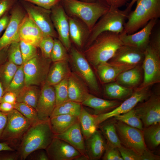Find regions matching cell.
I'll return each instance as SVG.
<instances>
[{
    "mask_svg": "<svg viewBox=\"0 0 160 160\" xmlns=\"http://www.w3.org/2000/svg\"><path fill=\"white\" fill-rule=\"evenodd\" d=\"M54 136L49 119L32 124L21 139L17 152L20 159H25L30 154L36 150H45Z\"/></svg>",
    "mask_w": 160,
    "mask_h": 160,
    "instance_id": "obj_1",
    "label": "cell"
},
{
    "mask_svg": "<svg viewBox=\"0 0 160 160\" xmlns=\"http://www.w3.org/2000/svg\"><path fill=\"white\" fill-rule=\"evenodd\" d=\"M123 44L120 34L105 32L99 35L84 52L88 62L96 68L108 62Z\"/></svg>",
    "mask_w": 160,
    "mask_h": 160,
    "instance_id": "obj_2",
    "label": "cell"
},
{
    "mask_svg": "<svg viewBox=\"0 0 160 160\" xmlns=\"http://www.w3.org/2000/svg\"><path fill=\"white\" fill-rule=\"evenodd\" d=\"M136 3L135 9L128 15L121 33H133L160 17V0H137Z\"/></svg>",
    "mask_w": 160,
    "mask_h": 160,
    "instance_id": "obj_3",
    "label": "cell"
},
{
    "mask_svg": "<svg viewBox=\"0 0 160 160\" xmlns=\"http://www.w3.org/2000/svg\"><path fill=\"white\" fill-rule=\"evenodd\" d=\"M62 1L65 10L71 16L81 20L89 32L99 19L110 9L98 1L89 2L79 0Z\"/></svg>",
    "mask_w": 160,
    "mask_h": 160,
    "instance_id": "obj_4",
    "label": "cell"
},
{
    "mask_svg": "<svg viewBox=\"0 0 160 160\" xmlns=\"http://www.w3.org/2000/svg\"><path fill=\"white\" fill-rule=\"evenodd\" d=\"M129 12L125 9L110 8L98 20L89 32L88 37L89 46L100 34L111 32L119 34L123 31L125 21Z\"/></svg>",
    "mask_w": 160,
    "mask_h": 160,
    "instance_id": "obj_5",
    "label": "cell"
},
{
    "mask_svg": "<svg viewBox=\"0 0 160 160\" xmlns=\"http://www.w3.org/2000/svg\"><path fill=\"white\" fill-rule=\"evenodd\" d=\"M116 129L121 145L141 155L147 148L143 130L115 120Z\"/></svg>",
    "mask_w": 160,
    "mask_h": 160,
    "instance_id": "obj_6",
    "label": "cell"
},
{
    "mask_svg": "<svg viewBox=\"0 0 160 160\" xmlns=\"http://www.w3.org/2000/svg\"><path fill=\"white\" fill-rule=\"evenodd\" d=\"M50 59H46L38 54L23 64L25 86L44 84L49 69Z\"/></svg>",
    "mask_w": 160,
    "mask_h": 160,
    "instance_id": "obj_7",
    "label": "cell"
},
{
    "mask_svg": "<svg viewBox=\"0 0 160 160\" xmlns=\"http://www.w3.org/2000/svg\"><path fill=\"white\" fill-rule=\"evenodd\" d=\"M7 115V121L0 141L11 144L13 141L21 140L32 124L15 109Z\"/></svg>",
    "mask_w": 160,
    "mask_h": 160,
    "instance_id": "obj_8",
    "label": "cell"
},
{
    "mask_svg": "<svg viewBox=\"0 0 160 160\" xmlns=\"http://www.w3.org/2000/svg\"><path fill=\"white\" fill-rule=\"evenodd\" d=\"M70 57L76 73L94 93L100 90L95 75L84 55L74 47L71 48Z\"/></svg>",
    "mask_w": 160,
    "mask_h": 160,
    "instance_id": "obj_9",
    "label": "cell"
},
{
    "mask_svg": "<svg viewBox=\"0 0 160 160\" xmlns=\"http://www.w3.org/2000/svg\"><path fill=\"white\" fill-rule=\"evenodd\" d=\"M151 95L149 87L136 88L132 94L117 107L107 113L95 114V123L97 126L105 120L117 115L126 113L134 108L138 104L147 100Z\"/></svg>",
    "mask_w": 160,
    "mask_h": 160,
    "instance_id": "obj_10",
    "label": "cell"
},
{
    "mask_svg": "<svg viewBox=\"0 0 160 160\" xmlns=\"http://www.w3.org/2000/svg\"><path fill=\"white\" fill-rule=\"evenodd\" d=\"M27 14L34 22L44 35L57 38V34L53 26L51 16V10L37 6L30 2L20 0Z\"/></svg>",
    "mask_w": 160,
    "mask_h": 160,
    "instance_id": "obj_11",
    "label": "cell"
},
{
    "mask_svg": "<svg viewBox=\"0 0 160 160\" xmlns=\"http://www.w3.org/2000/svg\"><path fill=\"white\" fill-rule=\"evenodd\" d=\"M142 62L144 72L143 81L140 87H149L160 82V53L149 44L144 51Z\"/></svg>",
    "mask_w": 160,
    "mask_h": 160,
    "instance_id": "obj_12",
    "label": "cell"
},
{
    "mask_svg": "<svg viewBox=\"0 0 160 160\" xmlns=\"http://www.w3.org/2000/svg\"><path fill=\"white\" fill-rule=\"evenodd\" d=\"M19 0L10 10L9 23L0 37V50L15 42H19V29L26 13Z\"/></svg>",
    "mask_w": 160,
    "mask_h": 160,
    "instance_id": "obj_13",
    "label": "cell"
},
{
    "mask_svg": "<svg viewBox=\"0 0 160 160\" xmlns=\"http://www.w3.org/2000/svg\"><path fill=\"white\" fill-rule=\"evenodd\" d=\"M134 108L141 120L143 127L160 123V97L159 95H151L145 102L139 103Z\"/></svg>",
    "mask_w": 160,
    "mask_h": 160,
    "instance_id": "obj_14",
    "label": "cell"
},
{
    "mask_svg": "<svg viewBox=\"0 0 160 160\" xmlns=\"http://www.w3.org/2000/svg\"><path fill=\"white\" fill-rule=\"evenodd\" d=\"M51 20L57 34L58 39L68 51L71 47L69 33L68 16L63 7L60 3L51 9Z\"/></svg>",
    "mask_w": 160,
    "mask_h": 160,
    "instance_id": "obj_15",
    "label": "cell"
},
{
    "mask_svg": "<svg viewBox=\"0 0 160 160\" xmlns=\"http://www.w3.org/2000/svg\"><path fill=\"white\" fill-rule=\"evenodd\" d=\"M157 20H151L137 32L131 34H120V37L123 44L144 52L149 45L152 32Z\"/></svg>",
    "mask_w": 160,
    "mask_h": 160,
    "instance_id": "obj_16",
    "label": "cell"
},
{
    "mask_svg": "<svg viewBox=\"0 0 160 160\" xmlns=\"http://www.w3.org/2000/svg\"><path fill=\"white\" fill-rule=\"evenodd\" d=\"M56 106V97L53 86L45 83L40 91L36 110L40 121L49 120Z\"/></svg>",
    "mask_w": 160,
    "mask_h": 160,
    "instance_id": "obj_17",
    "label": "cell"
},
{
    "mask_svg": "<svg viewBox=\"0 0 160 160\" xmlns=\"http://www.w3.org/2000/svg\"><path fill=\"white\" fill-rule=\"evenodd\" d=\"M45 150L51 160H74L82 154L66 141L55 137Z\"/></svg>",
    "mask_w": 160,
    "mask_h": 160,
    "instance_id": "obj_18",
    "label": "cell"
},
{
    "mask_svg": "<svg viewBox=\"0 0 160 160\" xmlns=\"http://www.w3.org/2000/svg\"><path fill=\"white\" fill-rule=\"evenodd\" d=\"M144 57V52L123 44L117 49L109 62L134 67L142 63Z\"/></svg>",
    "mask_w": 160,
    "mask_h": 160,
    "instance_id": "obj_19",
    "label": "cell"
},
{
    "mask_svg": "<svg viewBox=\"0 0 160 160\" xmlns=\"http://www.w3.org/2000/svg\"><path fill=\"white\" fill-rule=\"evenodd\" d=\"M20 40L39 47L44 34L41 29L27 14L19 29Z\"/></svg>",
    "mask_w": 160,
    "mask_h": 160,
    "instance_id": "obj_20",
    "label": "cell"
},
{
    "mask_svg": "<svg viewBox=\"0 0 160 160\" xmlns=\"http://www.w3.org/2000/svg\"><path fill=\"white\" fill-rule=\"evenodd\" d=\"M54 137L66 141L82 154L87 156L85 150V140L78 119L65 132L60 134L55 135Z\"/></svg>",
    "mask_w": 160,
    "mask_h": 160,
    "instance_id": "obj_21",
    "label": "cell"
},
{
    "mask_svg": "<svg viewBox=\"0 0 160 160\" xmlns=\"http://www.w3.org/2000/svg\"><path fill=\"white\" fill-rule=\"evenodd\" d=\"M68 90L69 100L81 104L89 94L85 83L74 73L71 72L68 76Z\"/></svg>",
    "mask_w": 160,
    "mask_h": 160,
    "instance_id": "obj_22",
    "label": "cell"
},
{
    "mask_svg": "<svg viewBox=\"0 0 160 160\" xmlns=\"http://www.w3.org/2000/svg\"><path fill=\"white\" fill-rule=\"evenodd\" d=\"M105 139L100 130H97L85 140L86 153L89 160L100 159L103 154L106 145Z\"/></svg>",
    "mask_w": 160,
    "mask_h": 160,
    "instance_id": "obj_23",
    "label": "cell"
},
{
    "mask_svg": "<svg viewBox=\"0 0 160 160\" xmlns=\"http://www.w3.org/2000/svg\"><path fill=\"white\" fill-rule=\"evenodd\" d=\"M133 67L107 62L100 64L96 68L100 81L106 83L115 81L121 73Z\"/></svg>",
    "mask_w": 160,
    "mask_h": 160,
    "instance_id": "obj_24",
    "label": "cell"
},
{
    "mask_svg": "<svg viewBox=\"0 0 160 160\" xmlns=\"http://www.w3.org/2000/svg\"><path fill=\"white\" fill-rule=\"evenodd\" d=\"M121 103L116 100L102 99L89 94L81 104L93 109L95 111L94 114L97 115L110 111L119 106Z\"/></svg>",
    "mask_w": 160,
    "mask_h": 160,
    "instance_id": "obj_25",
    "label": "cell"
},
{
    "mask_svg": "<svg viewBox=\"0 0 160 160\" xmlns=\"http://www.w3.org/2000/svg\"><path fill=\"white\" fill-rule=\"evenodd\" d=\"M67 60L54 62L49 68L44 83L54 86L59 83L71 72Z\"/></svg>",
    "mask_w": 160,
    "mask_h": 160,
    "instance_id": "obj_26",
    "label": "cell"
},
{
    "mask_svg": "<svg viewBox=\"0 0 160 160\" xmlns=\"http://www.w3.org/2000/svg\"><path fill=\"white\" fill-rule=\"evenodd\" d=\"M140 65L121 73L115 81L121 85L133 89L137 87L142 80V70Z\"/></svg>",
    "mask_w": 160,
    "mask_h": 160,
    "instance_id": "obj_27",
    "label": "cell"
},
{
    "mask_svg": "<svg viewBox=\"0 0 160 160\" xmlns=\"http://www.w3.org/2000/svg\"><path fill=\"white\" fill-rule=\"evenodd\" d=\"M115 121L114 118H109L100 123L98 128L106 140L107 145L118 148L121 145L116 133Z\"/></svg>",
    "mask_w": 160,
    "mask_h": 160,
    "instance_id": "obj_28",
    "label": "cell"
},
{
    "mask_svg": "<svg viewBox=\"0 0 160 160\" xmlns=\"http://www.w3.org/2000/svg\"><path fill=\"white\" fill-rule=\"evenodd\" d=\"M78 120V117L68 115H60L51 117L49 121L54 135L62 133Z\"/></svg>",
    "mask_w": 160,
    "mask_h": 160,
    "instance_id": "obj_29",
    "label": "cell"
},
{
    "mask_svg": "<svg viewBox=\"0 0 160 160\" xmlns=\"http://www.w3.org/2000/svg\"><path fill=\"white\" fill-rule=\"evenodd\" d=\"M78 119L83 136L86 140L98 128L95 123V115L90 113L82 106Z\"/></svg>",
    "mask_w": 160,
    "mask_h": 160,
    "instance_id": "obj_30",
    "label": "cell"
},
{
    "mask_svg": "<svg viewBox=\"0 0 160 160\" xmlns=\"http://www.w3.org/2000/svg\"><path fill=\"white\" fill-rule=\"evenodd\" d=\"M133 89L127 88L116 82L108 83L105 87V94L108 98L116 100H124L132 94Z\"/></svg>",
    "mask_w": 160,
    "mask_h": 160,
    "instance_id": "obj_31",
    "label": "cell"
},
{
    "mask_svg": "<svg viewBox=\"0 0 160 160\" xmlns=\"http://www.w3.org/2000/svg\"><path fill=\"white\" fill-rule=\"evenodd\" d=\"M68 20L70 39L77 46L81 47L87 35V31L75 17L68 16Z\"/></svg>",
    "mask_w": 160,
    "mask_h": 160,
    "instance_id": "obj_32",
    "label": "cell"
},
{
    "mask_svg": "<svg viewBox=\"0 0 160 160\" xmlns=\"http://www.w3.org/2000/svg\"><path fill=\"white\" fill-rule=\"evenodd\" d=\"M143 131L147 148L151 151L154 150L160 143V123L144 127Z\"/></svg>",
    "mask_w": 160,
    "mask_h": 160,
    "instance_id": "obj_33",
    "label": "cell"
},
{
    "mask_svg": "<svg viewBox=\"0 0 160 160\" xmlns=\"http://www.w3.org/2000/svg\"><path fill=\"white\" fill-rule=\"evenodd\" d=\"M40 91L35 85H25L17 96L16 102L25 103L36 109Z\"/></svg>",
    "mask_w": 160,
    "mask_h": 160,
    "instance_id": "obj_34",
    "label": "cell"
},
{
    "mask_svg": "<svg viewBox=\"0 0 160 160\" xmlns=\"http://www.w3.org/2000/svg\"><path fill=\"white\" fill-rule=\"evenodd\" d=\"M82 107L80 103L68 100L56 106L50 117L60 115H68L78 117Z\"/></svg>",
    "mask_w": 160,
    "mask_h": 160,
    "instance_id": "obj_35",
    "label": "cell"
},
{
    "mask_svg": "<svg viewBox=\"0 0 160 160\" xmlns=\"http://www.w3.org/2000/svg\"><path fill=\"white\" fill-rule=\"evenodd\" d=\"M19 66L8 60L0 67V80L4 91L9 84Z\"/></svg>",
    "mask_w": 160,
    "mask_h": 160,
    "instance_id": "obj_36",
    "label": "cell"
},
{
    "mask_svg": "<svg viewBox=\"0 0 160 160\" xmlns=\"http://www.w3.org/2000/svg\"><path fill=\"white\" fill-rule=\"evenodd\" d=\"M23 64L19 66L9 84L4 91L11 92L17 96L25 86Z\"/></svg>",
    "mask_w": 160,
    "mask_h": 160,
    "instance_id": "obj_37",
    "label": "cell"
},
{
    "mask_svg": "<svg viewBox=\"0 0 160 160\" xmlns=\"http://www.w3.org/2000/svg\"><path fill=\"white\" fill-rule=\"evenodd\" d=\"M113 117L115 120L121 121L130 126L141 130L143 129L142 122L136 114L134 108L126 113Z\"/></svg>",
    "mask_w": 160,
    "mask_h": 160,
    "instance_id": "obj_38",
    "label": "cell"
},
{
    "mask_svg": "<svg viewBox=\"0 0 160 160\" xmlns=\"http://www.w3.org/2000/svg\"><path fill=\"white\" fill-rule=\"evenodd\" d=\"M14 109L28 119L32 124L41 121L39 119L36 109L28 104L23 103L16 102L15 104Z\"/></svg>",
    "mask_w": 160,
    "mask_h": 160,
    "instance_id": "obj_39",
    "label": "cell"
},
{
    "mask_svg": "<svg viewBox=\"0 0 160 160\" xmlns=\"http://www.w3.org/2000/svg\"><path fill=\"white\" fill-rule=\"evenodd\" d=\"M68 76H67L59 83L53 86L56 97V106L69 100L68 90Z\"/></svg>",
    "mask_w": 160,
    "mask_h": 160,
    "instance_id": "obj_40",
    "label": "cell"
},
{
    "mask_svg": "<svg viewBox=\"0 0 160 160\" xmlns=\"http://www.w3.org/2000/svg\"><path fill=\"white\" fill-rule=\"evenodd\" d=\"M67 50L58 39L54 38V45L50 55L51 60L54 62L63 60L68 61L69 56Z\"/></svg>",
    "mask_w": 160,
    "mask_h": 160,
    "instance_id": "obj_41",
    "label": "cell"
},
{
    "mask_svg": "<svg viewBox=\"0 0 160 160\" xmlns=\"http://www.w3.org/2000/svg\"><path fill=\"white\" fill-rule=\"evenodd\" d=\"M8 60L18 66L23 64L19 42H15L9 45L7 52Z\"/></svg>",
    "mask_w": 160,
    "mask_h": 160,
    "instance_id": "obj_42",
    "label": "cell"
},
{
    "mask_svg": "<svg viewBox=\"0 0 160 160\" xmlns=\"http://www.w3.org/2000/svg\"><path fill=\"white\" fill-rule=\"evenodd\" d=\"M19 42L23 64L38 54L36 47L21 40Z\"/></svg>",
    "mask_w": 160,
    "mask_h": 160,
    "instance_id": "obj_43",
    "label": "cell"
},
{
    "mask_svg": "<svg viewBox=\"0 0 160 160\" xmlns=\"http://www.w3.org/2000/svg\"><path fill=\"white\" fill-rule=\"evenodd\" d=\"M54 39L50 36L44 35L39 44V47L41 50V55L46 59H50L54 44Z\"/></svg>",
    "mask_w": 160,
    "mask_h": 160,
    "instance_id": "obj_44",
    "label": "cell"
},
{
    "mask_svg": "<svg viewBox=\"0 0 160 160\" xmlns=\"http://www.w3.org/2000/svg\"><path fill=\"white\" fill-rule=\"evenodd\" d=\"M102 159L103 160H123L118 148L106 144Z\"/></svg>",
    "mask_w": 160,
    "mask_h": 160,
    "instance_id": "obj_45",
    "label": "cell"
},
{
    "mask_svg": "<svg viewBox=\"0 0 160 160\" xmlns=\"http://www.w3.org/2000/svg\"><path fill=\"white\" fill-rule=\"evenodd\" d=\"M118 148L123 160H141V156L131 149L122 145Z\"/></svg>",
    "mask_w": 160,
    "mask_h": 160,
    "instance_id": "obj_46",
    "label": "cell"
},
{
    "mask_svg": "<svg viewBox=\"0 0 160 160\" xmlns=\"http://www.w3.org/2000/svg\"><path fill=\"white\" fill-rule=\"evenodd\" d=\"M27 1L43 8L51 10L60 3L61 0H21Z\"/></svg>",
    "mask_w": 160,
    "mask_h": 160,
    "instance_id": "obj_47",
    "label": "cell"
},
{
    "mask_svg": "<svg viewBox=\"0 0 160 160\" xmlns=\"http://www.w3.org/2000/svg\"><path fill=\"white\" fill-rule=\"evenodd\" d=\"M19 0H0V18L10 11Z\"/></svg>",
    "mask_w": 160,
    "mask_h": 160,
    "instance_id": "obj_48",
    "label": "cell"
},
{
    "mask_svg": "<svg viewBox=\"0 0 160 160\" xmlns=\"http://www.w3.org/2000/svg\"><path fill=\"white\" fill-rule=\"evenodd\" d=\"M109 8L119 9L124 6L130 0H97Z\"/></svg>",
    "mask_w": 160,
    "mask_h": 160,
    "instance_id": "obj_49",
    "label": "cell"
},
{
    "mask_svg": "<svg viewBox=\"0 0 160 160\" xmlns=\"http://www.w3.org/2000/svg\"><path fill=\"white\" fill-rule=\"evenodd\" d=\"M149 44L153 49L160 53V30L158 29L153 34L151 38L150 37Z\"/></svg>",
    "mask_w": 160,
    "mask_h": 160,
    "instance_id": "obj_50",
    "label": "cell"
},
{
    "mask_svg": "<svg viewBox=\"0 0 160 160\" xmlns=\"http://www.w3.org/2000/svg\"><path fill=\"white\" fill-rule=\"evenodd\" d=\"M20 159L17 152L13 151H0V160H17Z\"/></svg>",
    "mask_w": 160,
    "mask_h": 160,
    "instance_id": "obj_51",
    "label": "cell"
},
{
    "mask_svg": "<svg viewBox=\"0 0 160 160\" xmlns=\"http://www.w3.org/2000/svg\"><path fill=\"white\" fill-rule=\"evenodd\" d=\"M17 96L11 92H5L0 101V103L7 102L15 104L16 102Z\"/></svg>",
    "mask_w": 160,
    "mask_h": 160,
    "instance_id": "obj_52",
    "label": "cell"
},
{
    "mask_svg": "<svg viewBox=\"0 0 160 160\" xmlns=\"http://www.w3.org/2000/svg\"><path fill=\"white\" fill-rule=\"evenodd\" d=\"M141 160H159L160 156L156 155L147 148L140 155Z\"/></svg>",
    "mask_w": 160,
    "mask_h": 160,
    "instance_id": "obj_53",
    "label": "cell"
},
{
    "mask_svg": "<svg viewBox=\"0 0 160 160\" xmlns=\"http://www.w3.org/2000/svg\"><path fill=\"white\" fill-rule=\"evenodd\" d=\"M10 19V15L9 12L0 18V36L7 27Z\"/></svg>",
    "mask_w": 160,
    "mask_h": 160,
    "instance_id": "obj_54",
    "label": "cell"
},
{
    "mask_svg": "<svg viewBox=\"0 0 160 160\" xmlns=\"http://www.w3.org/2000/svg\"><path fill=\"white\" fill-rule=\"evenodd\" d=\"M36 153L33 155L32 159L36 160H49L45 150L40 149L38 150Z\"/></svg>",
    "mask_w": 160,
    "mask_h": 160,
    "instance_id": "obj_55",
    "label": "cell"
},
{
    "mask_svg": "<svg viewBox=\"0 0 160 160\" xmlns=\"http://www.w3.org/2000/svg\"><path fill=\"white\" fill-rule=\"evenodd\" d=\"M15 104L7 102L0 103V111L7 114L14 109Z\"/></svg>",
    "mask_w": 160,
    "mask_h": 160,
    "instance_id": "obj_56",
    "label": "cell"
},
{
    "mask_svg": "<svg viewBox=\"0 0 160 160\" xmlns=\"http://www.w3.org/2000/svg\"><path fill=\"white\" fill-rule=\"evenodd\" d=\"M7 121V115L0 111V141Z\"/></svg>",
    "mask_w": 160,
    "mask_h": 160,
    "instance_id": "obj_57",
    "label": "cell"
},
{
    "mask_svg": "<svg viewBox=\"0 0 160 160\" xmlns=\"http://www.w3.org/2000/svg\"><path fill=\"white\" fill-rule=\"evenodd\" d=\"M9 46L0 50V67L4 64L7 59V52Z\"/></svg>",
    "mask_w": 160,
    "mask_h": 160,
    "instance_id": "obj_58",
    "label": "cell"
},
{
    "mask_svg": "<svg viewBox=\"0 0 160 160\" xmlns=\"http://www.w3.org/2000/svg\"><path fill=\"white\" fill-rule=\"evenodd\" d=\"M15 151L10 143L7 142L0 141V151Z\"/></svg>",
    "mask_w": 160,
    "mask_h": 160,
    "instance_id": "obj_59",
    "label": "cell"
},
{
    "mask_svg": "<svg viewBox=\"0 0 160 160\" xmlns=\"http://www.w3.org/2000/svg\"><path fill=\"white\" fill-rule=\"evenodd\" d=\"M137 0H131L130 2L128 4L127 8L125 10L127 12H129L133 5L136 2Z\"/></svg>",
    "mask_w": 160,
    "mask_h": 160,
    "instance_id": "obj_60",
    "label": "cell"
},
{
    "mask_svg": "<svg viewBox=\"0 0 160 160\" xmlns=\"http://www.w3.org/2000/svg\"><path fill=\"white\" fill-rule=\"evenodd\" d=\"M88 157L84 155L81 154L76 158L74 160H89Z\"/></svg>",
    "mask_w": 160,
    "mask_h": 160,
    "instance_id": "obj_61",
    "label": "cell"
},
{
    "mask_svg": "<svg viewBox=\"0 0 160 160\" xmlns=\"http://www.w3.org/2000/svg\"><path fill=\"white\" fill-rule=\"evenodd\" d=\"M4 93V91L0 80V101Z\"/></svg>",
    "mask_w": 160,
    "mask_h": 160,
    "instance_id": "obj_62",
    "label": "cell"
},
{
    "mask_svg": "<svg viewBox=\"0 0 160 160\" xmlns=\"http://www.w3.org/2000/svg\"><path fill=\"white\" fill-rule=\"evenodd\" d=\"M82 1L87 2H92L96 1L97 0H82Z\"/></svg>",
    "mask_w": 160,
    "mask_h": 160,
    "instance_id": "obj_63",
    "label": "cell"
},
{
    "mask_svg": "<svg viewBox=\"0 0 160 160\" xmlns=\"http://www.w3.org/2000/svg\"><path fill=\"white\" fill-rule=\"evenodd\" d=\"M81 0V1H82V0Z\"/></svg>",
    "mask_w": 160,
    "mask_h": 160,
    "instance_id": "obj_64",
    "label": "cell"
}]
</instances>
